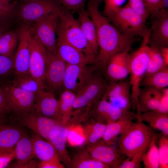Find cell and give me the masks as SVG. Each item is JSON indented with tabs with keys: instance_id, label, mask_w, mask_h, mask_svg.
I'll use <instances>...</instances> for the list:
<instances>
[{
	"instance_id": "5",
	"label": "cell",
	"mask_w": 168,
	"mask_h": 168,
	"mask_svg": "<svg viewBox=\"0 0 168 168\" xmlns=\"http://www.w3.org/2000/svg\"><path fill=\"white\" fill-rule=\"evenodd\" d=\"M147 41L143 40L139 49L130 54V79L132 107L137 108L141 82L145 76L149 61Z\"/></svg>"
},
{
	"instance_id": "39",
	"label": "cell",
	"mask_w": 168,
	"mask_h": 168,
	"mask_svg": "<svg viewBox=\"0 0 168 168\" xmlns=\"http://www.w3.org/2000/svg\"><path fill=\"white\" fill-rule=\"evenodd\" d=\"M17 5L16 0L6 4L0 3V21L12 24L16 16Z\"/></svg>"
},
{
	"instance_id": "18",
	"label": "cell",
	"mask_w": 168,
	"mask_h": 168,
	"mask_svg": "<svg viewBox=\"0 0 168 168\" xmlns=\"http://www.w3.org/2000/svg\"><path fill=\"white\" fill-rule=\"evenodd\" d=\"M124 51L116 54L109 60L105 70L110 82L126 79L129 74L130 54Z\"/></svg>"
},
{
	"instance_id": "48",
	"label": "cell",
	"mask_w": 168,
	"mask_h": 168,
	"mask_svg": "<svg viewBox=\"0 0 168 168\" xmlns=\"http://www.w3.org/2000/svg\"><path fill=\"white\" fill-rule=\"evenodd\" d=\"M37 168H64L65 166L58 158L38 163Z\"/></svg>"
},
{
	"instance_id": "55",
	"label": "cell",
	"mask_w": 168,
	"mask_h": 168,
	"mask_svg": "<svg viewBox=\"0 0 168 168\" xmlns=\"http://www.w3.org/2000/svg\"><path fill=\"white\" fill-rule=\"evenodd\" d=\"M88 2L91 4L97 7H99V6L100 5L102 2L104 0H88Z\"/></svg>"
},
{
	"instance_id": "19",
	"label": "cell",
	"mask_w": 168,
	"mask_h": 168,
	"mask_svg": "<svg viewBox=\"0 0 168 168\" xmlns=\"http://www.w3.org/2000/svg\"><path fill=\"white\" fill-rule=\"evenodd\" d=\"M34 109L43 116L60 122L58 101L52 92L41 89L35 94Z\"/></svg>"
},
{
	"instance_id": "53",
	"label": "cell",
	"mask_w": 168,
	"mask_h": 168,
	"mask_svg": "<svg viewBox=\"0 0 168 168\" xmlns=\"http://www.w3.org/2000/svg\"><path fill=\"white\" fill-rule=\"evenodd\" d=\"M11 24L0 21V39L6 32L9 30Z\"/></svg>"
},
{
	"instance_id": "22",
	"label": "cell",
	"mask_w": 168,
	"mask_h": 168,
	"mask_svg": "<svg viewBox=\"0 0 168 168\" xmlns=\"http://www.w3.org/2000/svg\"><path fill=\"white\" fill-rule=\"evenodd\" d=\"M77 13L78 16L77 19L84 37L90 49L97 58L99 47L95 24L84 8Z\"/></svg>"
},
{
	"instance_id": "11",
	"label": "cell",
	"mask_w": 168,
	"mask_h": 168,
	"mask_svg": "<svg viewBox=\"0 0 168 168\" xmlns=\"http://www.w3.org/2000/svg\"><path fill=\"white\" fill-rule=\"evenodd\" d=\"M151 15L148 45L159 49L168 47V10L161 9Z\"/></svg>"
},
{
	"instance_id": "20",
	"label": "cell",
	"mask_w": 168,
	"mask_h": 168,
	"mask_svg": "<svg viewBox=\"0 0 168 168\" xmlns=\"http://www.w3.org/2000/svg\"><path fill=\"white\" fill-rule=\"evenodd\" d=\"M69 132L66 125L60 122L56 124L51 130L49 141L53 146L58 158L62 163L67 167L70 165L71 159L66 148V142Z\"/></svg>"
},
{
	"instance_id": "1",
	"label": "cell",
	"mask_w": 168,
	"mask_h": 168,
	"mask_svg": "<svg viewBox=\"0 0 168 168\" xmlns=\"http://www.w3.org/2000/svg\"><path fill=\"white\" fill-rule=\"evenodd\" d=\"M86 10L96 30L99 51L96 63L105 71L110 58L118 53L129 52L135 39L120 32L100 12L98 7L88 2Z\"/></svg>"
},
{
	"instance_id": "54",
	"label": "cell",
	"mask_w": 168,
	"mask_h": 168,
	"mask_svg": "<svg viewBox=\"0 0 168 168\" xmlns=\"http://www.w3.org/2000/svg\"><path fill=\"white\" fill-rule=\"evenodd\" d=\"M168 0H161L160 2L159 9L168 10Z\"/></svg>"
},
{
	"instance_id": "42",
	"label": "cell",
	"mask_w": 168,
	"mask_h": 168,
	"mask_svg": "<svg viewBox=\"0 0 168 168\" xmlns=\"http://www.w3.org/2000/svg\"><path fill=\"white\" fill-rule=\"evenodd\" d=\"M148 147L138 152L131 157H127L119 166V168H140L142 157Z\"/></svg>"
},
{
	"instance_id": "46",
	"label": "cell",
	"mask_w": 168,
	"mask_h": 168,
	"mask_svg": "<svg viewBox=\"0 0 168 168\" xmlns=\"http://www.w3.org/2000/svg\"><path fill=\"white\" fill-rule=\"evenodd\" d=\"M130 7L146 20L150 16L146 9L144 0H129Z\"/></svg>"
},
{
	"instance_id": "17",
	"label": "cell",
	"mask_w": 168,
	"mask_h": 168,
	"mask_svg": "<svg viewBox=\"0 0 168 168\" xmlns=\"http://www.w3.org/2000/svg\"><path fill=\"white\" fill-rule=\"evenodd\" d=\"M19 40L13 58L14 74L29 73L30 51L29 39L31 33L30 27L22 25L19 29Z\"/></svg>"
},
{
	"instance_id": "51",
	"label": "cell",
	"mask_w": 168,
	"mask_h": 168,
	"mask_svg": "<svg viewBox=\"0 0 168 168\" xmlns=\"http://www.w3.org/2000/svg\"><path fill=\"white\" fill-rule=\"evenodd\" d=\"M38 163L36 161L33 159L22 165H18L16 163H14L11 167L13 168H36L37 167Z\"/></svg>"
},
{
	"instance_id": "32",
	"label": "cell",
	"mask_w": 168,
	"mask_h": 168,
	"mask_svg": "<svg viewBox=\"0 0 168 168\" xmlns=\"http://www.w3.org/2000/svg\"><path fill=\"white\" fill-rule=\"evenodd\" d=\"M72 168H110L108 165L92 157L87 152L75 155L68 166Z\"/></svg>"
},
{
	"instance_id": "41",
	"label": "cell",
	"mask_w": 168,
	"mask_h": 168,
	"mask_svg": "<svg viewBox=\"0 0 168 168\" xmlns=\"http://www.w3.org/2000/svg\"><path fill=\"white\" fill-rule=\"evenodd\" d=\"M13 58L0 54V83L1 79L14 73Z\"/></svg>"
},
{
	"instance_id": "57",
	"label": "cell",
	"mask_w": 168,
	"mask_h": 168,
	"mask_svg": "<svg viewBox=\"0 0 168 168\" xmlns=\"http://www.w3.org/2000/svg\"><path fill=\"white\" fill-rule=\"evenodd\" d=\"M30 0H16L18 2H26Z\"/></svg>"
},
{
	"instance_id": "36",
	"label": "cell",
	"mask_w": 168,
	"mask_h": 168,
	"mask_svg": "<svg viewBox=\"0 0 168 168\" xmlns=\"http://www.w3.org/2000/svg\"><path fill=\"white\" fill-rule=\"evenodd\" d=\"M106 124L99 121L86 127L85 135L88 145L93 144L101 139L104 133Z\"/></svg>"
},
{
	"instance_id": "9",
	"label": "cell",
	"mask_w": 168,
	"mask_h": 168,
	"mask_svg": "<svg viewBox=\"0 0 168 168\" xmlns=\"http://www.w3.org/2000/svg\"><path fill=\"white\" fill-rule=\"evenodd\" d=\"M107 84L100 75H94L91 80L76 94L73 110L93 108L102 96Z\"/></svg>"
},
{
	"instance_id": "43",
	"label": "cell",
	"mask_w": 168,
	"mask_h": 168,
	"mask_svg": "<svg viewBox=\"0 0 168 168\" xmlns=\"http://www.w3.org/2000/svg\"><path fill=\"white\" fill-rule=\"evenodd\" d=\"M10 112L8 105L6 85L0 84V118Z\"/></svg>"
},
{
	"instance_id": "30",
	"label": "cell",
	"mask_w": 168,
	"mask_h": 168,
	"mask_svg": "<svg viewBox=\"0 0 168 168\" xmlns=\"http://www.w3.org/2000/svg\"><path fill=\"white\" fill-rule=\"evenodd\" d=\"M19 30H9L0 39V54L14 57L19 40Z\"/></svg>"
},
{
	"instance_id": "49",
	"label": "cell",
	"mask_w": 168,
	"mask_h": 168,
	"mask_svg": "<svg viewBox=\"0 0 168 168\" xmlns=\"http://www.w3.org/2000/svg\"><path fill=\"white\" fill-rule=\"evenodd\" d=\"M161 0H144L147 11L149 15L159 10V6Z\"/></svg>"
},
{
	"instance_id": "24",
	"label": "cell",
	"mask_w": 168,
	"mask_h": 168,
	"mask_svg": "<svg viewBox=\"0 0 168 168\" xmlns=\"http://www.w3.org/2000/svg\"><path fill=\"white\" fill-rule=\"evenodd\" d=\"M25 133L18 127L3 124L0 128V154L12 152Z\"/></svg>"
},
{
	"instance_id": "38",
	"label": "cell",
	"mask_w": 168,
	"mask_h": 168,
	"mask_svg": "<svg viewBox=\"0 0 168 168\" xmlns=\"http://www.w3.org/2000/svg\"><path fill=\"white\" fill-rule=\"evenodd\" d=\"M123 119H128L132 120H138V116L137 114L130 110L118 109L112 106L107 117L106 123L107 124Z\"/></svg>"
},
{
	"instance_id": "47",
	"label": "cell",
	"mask_w": 168,
	"mask_h": 168,
	"mask_svg": "<svg viewBox=\"0 0 168 168\" xmlns=\"http://www.w3.org/2000/svg\"><path fill=\"white\" fill-rule=\"evenodd\" d=\"M162 94L157 109L155 110L168 114V88L162 89Z\"/></svg>"
},
{
	"instance_id": "23",
	"label": "cell",
	"mask_w": 168,
	"mask_h": 168,
	"mask_svg": "<svg viewBox=\"0 0 168 168\" xmlns=\"http://www.w3.org/2000/svg\"><path fill=\"white\" fill-rule=\"evenodd\" d=\"M161 90L149 87L141 88L136 110L138 118L142 113L155 110L157 109L161 96Z\"/></svg>"
},
{
	"instance_id": "44",
	"label": "cell",
	"mask_w": 168,
	"mask_h": 168,
	"mask_svg": "<svg viewBox=\"0 0 168 168\" xmlns=\"http://www.w3.org/2000/svg\"><path fill=\"white\" fill-rule=\"evenodd\" d=\"M126 0H104L103 15L107 17L121 7Z\"/></svg>"
},
{
	"instance_id": "27",
	"label": "cell",
	"mask_w": 168,
	"mask_h": 168,
	"mask_svg": "<svg viewBox=\"0 0 168 168\" xmlns=\"http://www.w3.org/2000/svg\"><path fill=\"white\" fill-rule=\"evenodd\" d=\"M14 150L16 163L18 165L24 164L35 157L31 138L26 133L18 141Z\"/></svg>"
},
{
	"instance_id": "37",
	"label": "cell",
	"mask_w": 168,
	"mask_h": 168,
	"mask_svg": "<svg viewBox=\"0 0 168 168\" xmlns=\"http://www.w3.org/2000/svg\"><path fill=\"white\" fill-rule=\"evenodd\" d=\"M112 107L110 102L103 95L99 102L92 108V112L98 121L104 123L106 122Z\"/></svg>"
},
{
	"instance_id": "56",
	"label": "cell",
	"mask_w": 168,
	"mask_h": 168,
	"mask_svg": "<svg viewBox=\"0 0 168 168\" xmlns=\"http://www.w3.org/2000/svg\"><path fill=\"white\" fill-rule=\"evenodd\" d=\"M12 0H0V3L3 4H6L11 2Z\"/></svg>"
},
{
	"instance_id": "58",
	"label": "cell",
	"mask_w": 168,
	"mask_h": 168,
	"mask_svg": "<svg viewBox=\"0 0 168 168\" xmlns=\"http://www.w3.org/2000/svg\"><path fill=\"white\" fill-rule=\"evenodd\" d=\"M2 118H0V128L1 127V126H2V125L3 124H2V121L0 120Z\"/></svg>"
},
{
	"instance_id": "29",
	"label": "cell",
	"mask_w": 168,
	"mask_h": 168,
	"mask_svg": "<svg viewBox=\"0 0 168 168\" xmlns=\"http://www.w3.org/2000/svg\"><path fill=\"white\" fill-rule=\"evenodd\" d=\"M76 97L74 92L64 89L58 100L60 112V123L66 125L72 114Z\"/></svg>"
},
{
	"instance_id": "14",
	"label": "cell",
	"mask_w": 168,
	"mask_h": 168,
	"mask_svg": "<svg viewBox=\"0 0 168 168\" xmlns=\"http://www.w3.org/2000/svg\"><path fill=\"white\" fill-rule=\"evenodd\" d=\"M103 95L114 108L125 110H130L132 108L129 80L125 79L110 82L107 84Z\"/></svg>"
},
{
	"instance_id": "8",
	"label": "cell",
	"mask_w": 168,
	"mask_h": 168,
	"mask_svg": "<svg viewBox=\"0 0 168 168\" xmlns=\"http://www.w3.org/2000/svg\"><path fill=\"white\" fill-rule=\"evenodd\" d=\"M10 113L12 114L9 118L11 122L30 129L48 142L51 130L60 122L46 117L35 111L23 113Z\"/></svg>"
},
{
	"instance_id": "25",
	"label": "cell",
	"mask_w": 168,
	"mask_h": 168,
	"mask_svg": "<svg viewBox=\"0 0 168 168\" xmlns=\"http://www.w3.org/2000/svg\"><path fill=\"white\" fill-rule=\"evenodd\" d=\"M31 138L35 157L41 161L58 158L56 150L50 142L36 133L32 135Z\"/></svg>"
},
{
	"instance_id": "6",
	"label": "cell",
	"mask_w": 168,
	"mask_h": 168,
	"mask_svg": "<svg viewBox=\"0 0 168 168\" xmlns=\"http://www.w3.org/2000/svg\"><path fill=\"white\" fill-rule=\"evenodd\" d=\"M61 6L36 21L32 26L30 27L31 33L36 36L46 50L56 55L57 30Z\"/></svg>"
},
{
	"instance_id": "33",
	"label": "cell",
	"mask_w": 168,
	"mask_h": 168,
	"mask_svg": "<svg viewBox=\"0 0 168 168\" xmlns=\"http://www.w3.org/2000/svg\"><path fill=\"white\" fill-rule=\"evenodd\" d=\"M14 74L13 78L11 83L14 86L35 94L41 90L37 82L29 73Z\"/></svg>"
},
{
	"instance_id": "4",
	"label": "cell",
	"mask_w": 168,
	"mask_h": 168,
	"mask_svg": "<svg viewBox=\"0 0 168 168\" xmlns=\"http://www.w3.org/2000/svg\"><path fill=\"white\" fill-rule=\"evenodd\" d=\"M155 134L151 128L138 120L120 135L116 147L122 154L131 157L138 152L148 147Z\"/></svg>"
},
{
	"instance_id": "52",
	"label": "cell",
	"mask_w": 168,
	"mask_h": 168,
	"mask_svg": "<svg viewBox=\"0 0 168 168\" xmlns=\"http://www.w3.org/2000/svg\"><path fill=\"white\" fill-rule=\"evenodd\" d=\"M159 49L165 64L168 66V47H162Z\"/></svg>"
},
{
	"instance_id": "13",
	"label": "cell",
	"mask_w": 168,
	"mask_h": 168,
	"mask_svg": "<svg viewBox=\"0 0 168 168\" xmlns=\"http://www.w3.org/2000/svg\"><path fill=\"white\" fill-rule=\"evenodd\" d=\"M106 144L102 139L88 145L86 152L93 158L105 164L110 168H119L125 160L117 147Z\"/></svg>"
},
{
	"instance_id": "21",
	"label": "cell",
	"mask_w": 168,
	"mask_h": 168,
	"mask_svg": "<svg viewBox=\"0 0 168 168\" xmlns=\"http://www.w3.org/2000/svg\"><path fill=\"white\" fill-rule=\"evenodd\" d=\"M56 55L68 64L87 65L93 63L83 53L58 37H57Z\"/></svg>"
},
{
	"instance_id": "10",
	"label": "cell",
	"mask_w": 168,
	"mask_h": 168,
	"mask_svg": "<svg viewBox=\"0 0 168 168\" xmlns=\"http://www.w3.org/2000/svg\"><path fill=\"white\" fill-rule=\"evenodd\" d=\"M29 44L30 51L29 73L37 82L40 89H44L47 50L31 31Z\"/></svg>"
},
{
	"instance_id": "7",
	"label": "cell",
	"mask_w": 168,
	"mask_h": 168,
	"mask_svg": "<svg viewBox=\"0 0 168 168\" xmlns=\"http://www.w3.org/2000/svg\"><path fill=\"white\" fill-rule=\"evenodd\" d=\"M17 2L16 16L23 23L22 25L30 27L61 5L59 0H30Z\"/></svg>"
},
{
	"instance_id": "35",
	"label": "cell",
	"mask_w": 168,
	"mask_h": 168,
	"mask_svg": "<svg viewBox=\"0 0 168 168\" xmlns=\"http://www.w3.org/2000/svg\"><path fill=\"white\" fill-rule=\"evenodd\" d=\"M159 137V135L155 133L142 157V161L145 168H159L158 148L156 144V140Z\"/></svg>"
},
{
	"instance_id": "3",
	"label": "cell",
	"mask_w": 168,
	"mask_h": 168,
	"mask_svg": "<svg viewBox=\"0 0 168 168\" xmlns=\"http://www.w3.org/2000/svg\"><path fill=\"white\" fill-rule=\"evenodd\" d=\"M120 32L129 38L139 36L148 40L150 29L146 20L128 3L106 17Z\"/></svg>"
},
{
	"instance_id": "15",
	"label": "cell",
	"mask_w": 168,
	"mask_h": 168,
	"mask_svg": "<svg viewBox=\"0 0 168 168\" xmlns=\"http://www.w3.org/2000/svg\"><path fill=\"white\" fill-rule=\"evenodd\" d=\"M6 87L10 112L23 113L35 111V94L16 87L11 83L6 85Z\"/></svg>"
},
{
	"instance_id": "26",
	"label": "cell",
	"mask_w": 168,
	"mask_h": 168,
	"mask_svg": "<svg viewBox=\"0 0 168 168\" xmlns=\"http://www.w3.org/2000/svg\"><path fill=\"white\" fill-rule=\"evenodd\" d=\"M168 114L156 110L150 111L141 113L137 120L147 123L151 128L160 130L162 134L168 136Z\"/></svg>"
},
{
	"instance_id": "45",
	"label": "cell",
	"mask_w": 168,
	"mask_h": 168,
	"mask_svg": "<svg viewBox=\"0 0 168 168\" xmlns=\"http://www.w3.org/2000/svg\"><path fill=\"white\" fill-rule=\"evenodd\" d=\"M87 0H59L60 3L67 9L73 12H77L84 8Z\"/></svg>"
},
{
	"instance_id": "12",
	"label": "cell",
	"mask_w": 168,
	"mask_h": 168,
	"mask_svg": "<svg viewBox=\"0 0 168 168\" xmlns=\"http://www.w3.org/2000/svg\"><path fill=\"white\" fill-rule=\"evenodd\" d=\"M67 65L57 55L47 50L45 83L51 89L58 90L63 87Z\"/></svg>"
},
{
	"instance_id": "31",
	"label": "cell",
	"mask_w": 168,
	"mask_h": 168,
	"mask_svg": "<svg viewBox=\"0 0 168 168\" xmlns=\"http://www.w3.org/2000/svg\"><path fill=\"white\" fill-rule=\"evenodd\" d=\"M142 86L159 90L167 87L168 67L152 74L145 76L141 83V86Z\"/></svg>"
},
{
	"instance_id": "40",
	"label": "cell",
	"mask_w": 168,
	"mask_h": 168,
	"mask_svg": "<svg viewBox=\"0 0 168 168\" xmlns=\"http://www.w3.org/2000/svg\"><path fill=\"white\" fill-rule=\"evenodd\" d=\"M158 152L160 168H168V137L162 134L159 136Z\"/></svg>"
},
{
	"instance_id": "2",
	"label": "cell",
	"mask_w": 168,
	"mask_h": 168,
	"mask_svg": "<svg viewBox=\"0 0 168 168\" xmlns=\"http://www.w3.org/2000/svg\"><path fill=\"white\" fill-rule=\"evenodd\" d=\"M57 37L60 38L83 53L93 63L96 57L90 49L79 23L73 13L61 7L57 30Z\"/></svg>"
},
{
	"instance_id": "28",
	"label": "cell",
	"mask_w": 168,
	"mask_h": 168,
	"mask_svg": "<svg viewBox=\"0 0 168 168\" xmlns=\"http://www.w3.org/2000/svg\"><path fill=\"white\" fill-rule=\"evenodd\" d=\"M133 123L131 120L123 119L106 124L102 140L108 145H113L117 137L125 132Z\"/></svg>"
},
{
	"instance_id": "16",
	"label": "cell",
	"mask_w": 168,
	"mask_h": 168,
	"mask_svg": "<svg viewBox=\"0 0 168 168\" xmlns=\"http://www.w3.org/2000/svg\"><path fill=\"white\" fill-rule=\"evenodd\" d=\"M92 69L87 65H67L63 87L76 94L92 79Z\"/></svg>"
},
{
	"instance_id": "59",
	"label": "cell",
	"mask_w": 168,
	"mask_h": 168,
	"mask_svg": "<svg viewBox=\"0 0 168 168\" xmlns=\"http://www.w3.org/2000/svg\"><path fill=\"white\" fill-rule=\"evenodd\" d=\"M0 84H1V83H0Z\"/></svg>"
},
{
	"instance_id": "34",
	"label": "cell",
	"mask_w": 168,
	"mask_h": 168,
	"mask_svg": "<svg viewBox=\"0 0 168 168\" xmlns=\"http://www.w3.org/2000/svg\"><path fill=\"white\" fill-rule=\"evenodd\" d=\"M149 61L145 76L152 74L168 67L165 64L159 49L147 45Z\"/></svg>"
},
{
	"instance_id": "50",
	"label": "cell",
	"mask_w": 168,
	"mask_h": 168,
	"mask_svg": "<svg viewBox=\"0 0 168 168\" xmlns=\"http://www.w3.org/2000/svg\"><path fill=\"white\" fill-rule=\"evenodd\" d=\"M14 158L15 152L14 149L10 153L0 154V168L7 167Z\"/></svg>"
}]
</instances>
